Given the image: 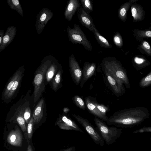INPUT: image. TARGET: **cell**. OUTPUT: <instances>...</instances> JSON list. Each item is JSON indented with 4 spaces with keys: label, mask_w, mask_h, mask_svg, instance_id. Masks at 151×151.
I'll return each instance as SVG.
<instances>
[{
    "label": "cell",
    "mask_w": 151,
    "mask_h": 151,
    "mask_svg": "<svg viewBox=\"0 0 151 151\" xmlns=\"http://www.w3.org/2000/svg\"><path fill=\"white\" fill-rule=\"evenodd\" d=\"M137 49L142 54L151 56V47L147 41L144 40L141 41Z\"/></svg>",
    "instance_id": "cell-28"
},
{
    "label": "cell",
    "mask_w": 151,
    "mask_h": 151,
    "mask_svg": "<svg viewBox=\"0 0 151 151\" xmlns=\"http://www.w3.org/2000/svg\"><path fill=\"white\" fill-rule=\"evenodd\" d=\"M101 65L103 71L107 72L122 82L127 88H130V84L126 71L120 61L114 57H106L103 60Z\"/></svg>",
    "instance_id": "cell-3"
},
{
    "label": "cell",
    "mask_w": 151,
    "mask_h": 151,
    "mask_svg": "<svg viewBox=\"0 0 151 151\" xmlns=\"http://www.w3.org/2000/svg\"><path fill=\"white\" fill-rule=\"evenodd\" d=\"M24 67L23 66H22L15 72L12 76L10 79L2 94V98L3 100H4L14 86L18 77L21 74L24 72Z\"/></svg>",
    "instance_id": "cell-18"
},
{
    "label": "cell",
    "mask_w": 151,
    "mask_h": 151,
    "mask_svg": "<svg viewBox=\"0 0 151 151\" xmlns=\"http://www.w3.org/2000/svg\"><path fill=\"white\" fill-rule=\"evenodd\" d=\"M130 8L133 22H140L145 19V12L141 5L135 3L131 5Z\"/></svg>",
    "instance_id": "cell-17"
},
{
    "label": "cell",
    "mask_w": 151,
    "mask_h": 151,
    "mask_svg": "<svg viewBox=\"0 0 151 151\" xmlns=\"http://www.w3.org/2000/svg\"><path fill=\"white\" fill-rule=\"evenodd\" d=\"M82 8L86 11L89 13L93 11L92 2L90 0H81Z\"/></svg>",
    "instance_id": "cell-34"
},
{
    "label": "cell",
    "mask_w": 151,
    "mask_h": 151,
    "mask_svg": "<svg viewBox=\"0 0 151 151\" xmlns=\"http://www.w3.org/2000/svg\"><path fill=\"white\" fill-rule=\"evenodd\" d=\"M144 132L151 133V127H144L139 129L133 131L134 133H142Z\"/></svg>",
    "instance_id": "cell-37"
},
{
    "label": "cell",
    "mask_w": 151,
    "mask_h": 151,
    "mask_svg": "<svg viewBox=\"0 0 151 151\" xmlns=\"http://www.w3.org/2000/svg\"><path fill=\"white\" fill-rule=\"evenodd\" d=\"M55 58L51 54L44 57L35 72L33 81L34 89L33 96V101L35 104L38 100L45 90L46 73Z\"/></svg>",
    "instance_id": "cell-2"
},
{
    "label": "cell",
    "mask_w": 151,
    "mask_h": 151,
    "mask_svg": "<svg viewBox=\"0 0 151 151\" xmlns=\"http://www.w3.org/2000/svg\"><path fill=\"white\" fill-rule=\"evenodd\" d=\"M85 101L86 108L90 113L103 121L107 122L108 118L101 113L97 108L98 103L96 98L88 96L86 97Z\"/></svg>",
    "instance_id": "cell-11"
},
{
    "label": "cell",
    "mask_w": 151,
    "mask_h": 151,
    "mask_svg": "<svg viewBox=\"0 0 151 151\" xmlns=\"http://www.w3.org/2000/svg\"><path fill=\"white\" fill-rule=\"evenodd\" d=\"M26 104L25 102L18 106L15 113L17 122L24 132H26L27 130L26 122L24 117V111Z\"/></svg>",
    "instance_id": "cell-19"
},
{
    "label": "cell",
    "mask_w": 151,
    "mask_h": 151,
    "mask_svg": "<svg viewBox=\"0 0 151 151\" xmlns=\"http://www.w3.org/2000/svg\"><path fill=\"white\" fill-rule=\"evenodd\" d=\"M96 106L99 111L105 116H106V113L110 110L108 105L105 106L103 104H99L97 103Z\"/></svg>",
    "instance_id": "cell-36"
},
{
    "label": "cell",
    "mask_w": 151,
    "mask_h": 151,
    "mask_svg": "<svg viewBox=\"0 0 151 151\" xmlns=\"http://www.w3.org/2000/svg\"><path fill=\"white\" fill-rule=\"evenodd\" d=\"M4 30L1 29L0 30V45H1L4 36Z\"/></svg>",
    "instance_id": "cell-38"
},
{
    "label": "cell",
    "mask_w": 151,
    "mask_h": 151,
    "mask_svg": "<svg viewBox=\"0 0 151 151\" xmlns=\"http://www.w3.org/2000/svg\"><path fill=\"white\" fill-rule=\"evenodd\" d=\"M27 151H32L31 146L29 145L28 146Z\"/></svg>",
    "instance_id": "cell-40"
},
{
    "label": "cell",
    "mask_w": 151,
    "mask_h": 151,
    "mask_svg": "<svg viewBox=\"0 0 151 151\" xmlns=\"http://www.w3.org/2000/svg\"><path fill=\"white\" fill-rule=\"evenodd\" d=\"M138 0H129L124 2L120 7L118 11V15L119 18L122 22H125L127 17V12L131 5L136 3Z\"/></svg>",
    "instance_id": "cell-23"
},
{
    "label": "cell",
    "mask_w": 151,
    "mask_h": 151,
    "mask_svg": "<svg viewBox=\"0 0 151 151\" xmlns=\"http://www.w3.org/2000/svg\"><path fill=\"white\" fill-rule=\"evenodd\" d=\"M149 29H151V23H150V26L149 27Z\"/></svg>",
    "instance_id": "cell-41"
},
{
    "label": "cell",
    "mask_w": 151,
    "mask_h": 151,
    "mask_svg": "<svg viewBox=\"0 0 151 151\" xmlns=\"http://www.w3.org/2000/svg\"><path fill=\"white\" fill-rule=\"evenodd\" d=\"M7 2L12 9L16 11L22 17L24 16L23 11L18 0H8Z\"/></svg>",
    "instance_id": "cell-29"
},
{
    "label": "cell",
    "mask_w": 151,
    "mask_h": 151,
    "mask_svg": "<svg viewBox=\"0 0 151 151\" xmlns=\"http://www.w3.org/2000/svg\"><path fill=\"white\" fill-rule=\"evenodd\" d=\"M139 85L142 88L147 87L151 85V71L140 80Z\"/></svg>",
    "instance_id": "cell-30"
},
{
    "label": "cell",
    "mask_w": 151,
    "mask_h": 151,
    "mask_svg": "<svg viewBox=\"0 0 151 151\" xmlns=\"http://www.w3.org/2000/svg\"><path fill=\"white\" fill-rule=\"evenodd\" d=\"M131 62L134 68L137 70H140L151 64L144 56L141 55L133 57Z\"/></svg>",
    "instance_id": "cell-20"
},
{
    "label": "cell",
    "mask_w": 151,
    "mask_h": 151,
    "mask_svg": "<svg viewBox=\"0 0 151 151\" xmlns=\"http://www.w3.org/2000/svg\"><path fill=\"white\" fill-rule=\"evenodd\" d=\"M96 68L95 63H90L88 61L85 62L82 69V76L80 84L81 88H82L84 83L93 75Z\"/></svg>",
    "instance_id": "cell-13"
},
{
    "label": "cell",
    "mask_w": 151,
    "mask_h": 151,
    "mask_svg": "<svg viewBox=\"0 0 151 151\" xmlns=\"http://www.w3.org/2000/svg\"><path fill=\"white\" fill-rule=\"evenodd\" d=\"M114 43L118 47L121 48L123 45V41L122 36L118 32H116L113 37Z\"/></svg>",
    "instance_id": "cell-32"
},
{
    "label": "cell",
    "mask_w": 151,
    "mask_h": 151,
    "mask_svg": "<svg viewBox=\"0 0 151 151\" xmlns=\"http://www.w3.org/2000/svg\"><path fill=\"white\" fill-rule=\"evenodd\" d=\"M67 31L69 41L73 44H81L88 50H92V47L90 41L79 25L75 24L73 28L68 26Z\"/></svg>",
    "instance_id": "cell-5"
},
{
    "label": "cell",
    "mask_w": 151,
    "mask_h": 151,
    "mask_svg": "<svg viewBox=\"0 0 151 151\" xmlns=\"http://www.w3.org/2000/svg\"><path fill=\"white\" fill-rule=\"evenodd\" d=\"M63 73V70L61 67L59 69L51 82V88L54 91H57L63 86L62 82V75Z\"/></svg>",
    "instance_id": "cell-25"
},
{
    "label": "cell",
    "mask_w": 151,
    "mask_h": 151,
    "mask_svg": "<svg viewBox=\"0 0 151 151\" xmlns=\"http://www.w3.org/2000/svg\"><path fill=\"white\" fill-rule=\"evenodd\" d=\"M16 127L15 129L9 133L7 141L11 145L20 147L22 145V136L20 129L17 126Z\"/></svg>",
    "instance_id": "cell-14"
},
{
    "label": "cell",
    "mask_w": 151,
    "mask_h": 151,
    "mask_svg": "<svg viewBox=\"0 0 151 151\" xmlns=\"http://www.w3.org/2000/svg\"><path fill=\"white\" fill-rule=\"evenodd\" d=\"M148 109L139 106L122 109L115 112L106 122L109 125L116 127L132 128L137 126L149 118Z\"/></svg>",
    "instance_id": "cell-1"
},
{
    "label": "cell",
    "mask_w": 151,
    "mask_h": 151,
    "mask_svg": "<svg viewBox=\"0 0 151 151\" xmlns=\"http://www.w3.org/2000/svg\"><path fill=\"white\" fill-rule=\"evenodd\" d=\"M75 150L76 147L75 146H72L62 150L61 151H75Z\"/></svg>",
    "instance_id": "cell-39"
},
{
    "label": "cell",
    "mask_w": 151,
    "mask_h": 151,
    "mask_svg": "<svg viewBox=\"0 0 151 151\" xmlns=\"http://www.w3.org/2000/svg\"><path fill=\"white\" fill-rule=\"evenodd\" d=\"M57 124L62 129L74 130L83 132L75 122L65 114H63L60 116L57 122Z\"/></svg>",
    "instance_id": "cell-10"
},
{
    "label": "cell",
    "mask_w": 151,
    "mask_h": 151,
    "mask_svg": "<svg viewBox=\"0 0 151 151\" xmlns=\"http://www.w3.org/2000/svg\"><path fill=\"white\" fill-rule=\"evenodd\" d=\"M94 121L97 129L107 145L113 144L121 136L122 129L114 126L109 127L104 121L96 117H94Z\"/></svg>",
    "instance_id": "cell-4"
},
{
    "label": "cell",
    "mask_w": 151,
    "mask_h": 151,
    "mask_svg": "<svg viewBox=\"0 0 151 151\" xmlns=\"http://www.w3.org/2000/svg\"><path fill=\"white\" fill-rule=\"evenodd\" d=\"M53 16L52 12L47 8H44L40 11L37 16L35 24L38 34H41L48 22Z\"/></svg>",
    "instance_id": "cell-7"
},
{
    "label": "cell",
    "mask_w": 151,
    "mask_h": 151,
    "mask_svg": "<svg viewBox=\"0 0 151 151\" xmlns=\"http://www.w3.org/2000/svg\"><path fill=\"white\" fill-rule=\"evenodd\" d=\"M133 35L137 40L141 42L144 39L151 38V29H145L144 30L138 29L133 30Z\"/></svg>",
    "instance_id": "cell-24"
},
{
    "label": "cell",
    "mask_w": 151,
    "mask_h": 151,
    "mask_svg": "<svg viewBox=\"0 0 151 151\" xmlns=\"http://www.w3.org/2000/svg\"><path fill=\"white\" fill-rule=\"evenodd\" d=\"M31 116L32 111L29 106V104L28 101H27L24 113V117L26 124H28L32 117Z\"/></svg>",
    "instance_id": "cell-33"
},
{
    "label": "cell",
    "mask_w": 151,
    "mask_h": 151,
    "mask_svg": "<svg viewBox=\"0 0 151 151\" xmlns=\"http://www.w3.org/2000/svg\"><path fill=\"white\" fill-rule=\"evenodd\" d=\"M78 17L80 22L83 26L93 32L96 27L89 13L81 7L78 10Z\"/></svg>",
    "instance_id": "cell-12"
},
{
    "label": "cell",
    "mask_w": 151,
    "mask_h": 151,
    "mask_svg": "<svg viewBox=\"0 0 151 151\" xmlns=\"http://www.w3.org/2000/svg\"><path fill=\"white\" fill-rule=\"evenodd\" d=\"M72 115L83 127L95 143L101 146L104 145V141L98 129L88 120L78 115L73 114Z\"/></svg>",
    "instance_id": "cell-6"
},
{
    "label": "cell",
    "mask_w": 151,
    "mask_h": 151,
    "mask_svg": "<svg viewBox=\"0 0 151 151\" xmlns=\"http://www.w3.org/2000/svg\"><path fill=\"white\" fill-rule=\"evenodd\" d=\"M24 72L21 74L17 79L14 86L4 99L6 102H10L14 97L17 91L19 90L24 75Z\"/></svg>",
    "instance_id": "cell-26"
},
{
    "label": "cell",
    "mask_w": 151,
    "mask_h": 151,
    "mask_svg": "<svg viewBox=\"0 0 151 151\" xmlns=\"http://www.w3.org/2000/svg\"><path fill=\"white\" fill-rule=\"evenodd\" d=\"M106 79L107 83L113 94L117 97L121 96L126 93L124 84L117 80L109 73L103 71Z\"/></svg>",
    "instance_id": "cell-9"
},
{
    "label": "cell",
    "mask_w": 151,
    "mask_h": 151,
    "mask_svg": "<svg viewBox=\"0 0 151 151\" xmlns=\"http://www.w3.org/2000/svg\"><path fill=\"white\" fill-rule=\"evenodd\" d=\"M17 28L13 26L8 27L4 35L2 42L0 45V52L10 44L14 38L17 32Z\"/></svg>",
    "instance_id": "cell-16"
},
{
    "label": "cell",
    "mask_w": 151,
    "mask_h": 151,
    "mask_svg": "<svg viewBox=\"0 0 151 151\" xmlns=\"http://www.w3.org/2000/svg\"><path fill=\"white\" fill-rule=\"evenodd\" d=\"M45 101L44 98H42L33 110L32 116L35 124L39 123L43 116Z\"/></svg>",
    "instance_id": "cell-22"
},
{
    "label": "cell",
    "mask_w": 151,
    "mask_h": 151,
    "mask_svg": "<svg viewBox=\"0 0 151 151\" xmlns=\"http://www.w3.org/2000/svg\"><path fill=\"white\" fill-rule=\"evenodd\" d=\"M81 4L78 0H70L67 2L65 12V18L69 21H71L76 12L81 7Z\"/></svg>",
    "instance_id": "cell-15"
},
{
    "label": "cell",
    "mask_w": 151,
    "mask_h": 151,
    "mask_svg": "<svg viewBox=\"0 0 151 151\" xmlns=\"http://www.w3.org/2000/svg\"><path fill=\"white\" fill-rule=\"evenodd\" d=\"M68 63L70 73L72 80L76 86L80 84L82 76V70L73 54L69 58Z\"/></svg>",
    "instance_id": "cell-8"
},
{
    "label": "cell",
    "mask_w": 151,
    "mask_h": 151,
    "mask_svg": "<svg viewBox=\"0 0 151 151\" xmlns=\"http://www.w3.org/2000/svg\"></svg>",
    "instance_id": "cell-42"
},
{
    "label": "cell",
    "mask_w": 151,
    "mask_h": 151,
    "mask_svg": "<svg viewBox=\"0 0 151 151\" xmlns=\"http://www.w3.org/2000/svg\"><path fill=\"white\" fill-rule=\"evenodd\" d=\"M72 99L74 103L77 107L82 110L85 109V102L80 96L76 95L72 97Z\"/></svg>",
    "instance_id": "cell-31"
},
{
    "label": "cell",
    "mask_w": 151,
    "mask_h": 151,
    "mask_svg": "<svg viewBox=\"0 0 151 151\" xmlns=\"http://www.w3.org/2000/svg\"><path fill=\"white\" fill-rule=\"evenodd\" d=\"M34 124V120L32 116L27 124V137L29 139H31L32 136Z\"/></svg>",
    "instance_id": "cell-35"
},
{
    "label": "cell",
    "mask_w": 151,
    "mask_h": 151,
    "mask_svg": "<svg viewBox=\"0 0 151 151\" xmlns=\"http://www.w3.org/2000/svg\"><path fill=\"white\" fill-rule=\"evenodd\" d=\"M61 67V65L55 58L46 73L45 80L47 83L51 82L54 76Z\"/></svg>",
    "instance_id": "cell-21"
},
{
    "label": "cell",
    "mask_w": 151,
    "mask_h": 151,
    "mask_svg": "<svg viewBox=\"0 0 151 151\" xmlns=\"http://www.w3.org/2000/svg\"><path fill=\"white\" fill-rule=\"evenodd\" d=\"M93 32L95 39L101 47L106 48L112 47V45L109 43L106 38L100 34L96 27L94 28Z\"/></svg>",
    "instance_id": "cell-27"
}]
</instances>
